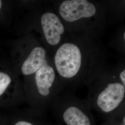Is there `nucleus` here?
Returning a JSON list of instances; mask_svg holds the SVG:
<instances>
[{"instance_id":"f8f14e48","label":"nucleus","mask_w":125,"mask_h":125,"mask_svg":"<svg viewBox=\"0 0 125 125\" xmlns=\"http://www.w3.org/2000/svg\"><path fill=\"white\" fill-rule=\"evenodd\" d=\"M118 76L122 83L125 86V68L122 67L121 69L118 70Z\"/></svg>"},{"instance_id":"9d476101","label":"nucleus","mask_w":125,"mask_h":125,"mask_svg":"<svg viewBox=\"0 0 125 125\" xmlns=\"http://www.w3.org/2000/svg\"><path fill=\"white\" fill-rule=\"evenodd\" d=\"M8 2L0 0V19L4 18L8 11Z\"/></svg>"},{"instance_id":"423d86ee","label":"nucleus","mask_w":125,"mask_h":125,"mask_svg":"<svg viewBox=\"0 0 125 125\" xmlns=\"http://www.w3.org/2000/svg\"><path fill=\"white\" fill-rule=\"evenodd\" d=\"M59 17L65 27L79 24H92L100 18V6L87 0H65L62 1L58 9Z\"/></svg>"},{"instance_id":"f257e3e1","label":"nucleus","mask_w":125,"mask_h":125,"mask_svg":"<svg viewBox=\"0 0 125 125\" xmlns=\"http://www.w3.org/2000/svg\"><path fill=\"white\" fill-rule=\"evenodd\" d=\"M104 55L92 36L72 33L54 51L52 62L62 91L87 84L103 67Z\"/></svg>"},{"instance_id":"f03ea898","label":"nucleus","mask_w":125,"mask_h":125,"mask_svg":"<svg viewBox=\"0 0 125 125\" xmlns=\"http://www.w3.org/2000/svg\"><path fill=\"white\" fill-rule=\"evenodd\" d=\"M89 93L86 99L92 110L106 120L125 113V86L120 80L118 70L102 67L86 84Z\"/></svg>"},{"instance_id":"39448f33","label":"nucleus","mask_w":125,"mask_h":125,"mask_svg":"<svg viewBox=\"0 0 125 125\" xmlns=\"http://www.w3.org/2000/svg\"><path fill=\"white\" fill-rule=\"evenodd\" d=\"M57 122L61 125H96L89 104L69 91H62L49 107Z\"/></svg>"},{"instance_id":"4468645a","label":"nucleus","mask_w":125,"mask_h":125,"mask_svg":"<svg viewBox=\"0 0 125 125\" xmlns=\"http://www.w3.org/2000/svg\"></svg>"},{"instance_id":"7ed1b4c3","label":"nucleus","mask_w":125,"mask_h":125,"mask_svg":"<svg viewBox=\"0 0 125 125\" xmlns=\"http://www.w3.org/2000/svg\"><path fill=\"white\" fill-rule=\"evenodd\" d=\"M11 55V64L13 71L24 79L32 76L52 60L48 50L31 33H26L15 40Z\"/></svg>"},{"instance_id":"20e7f679","label":"nucleus","mask_w":125,"mask_h":125,"mask_svg":"<svg viewBox=\"0 0 125 125\" xmlns=\"http://www.w3.org/2000/svg\"><path fill=\"white\" fill-rule=\"evenodd\" d=\"M24 82L27 98L43 111L49 108L54 100L62 91L52 60L32 76L24 79Z\"/></svg>"},{"instance_id":"ddd939ff","label":"nucleus","mask_w":125,"mask_h":125,"mask_svg":"<svg viewBox=\"0 0 125 125\" xmlns=\"http://www.w3.org/2000/svg\"><path fill=\"white\" fill-rule=\"evenodd\" d=\"M47 125H61V124H59L58 123V122H56V123H52V124H47Z\"/></svg>"},{"instance_id":"1a4fd4ad","label":"nucleus","mask_w":125,"mask_h":125,"mask_svg":"<svg viewBox=\"0 0 125 125\" xmlns=\"http://www.w3.org/2000/svg\"><path fill=\"white\" fill-rule=\"evenodd\" d=\"M101 125H125V113L120 116L106 120Z\"/></svg>"},{"instance_id":"0eeeda50","label":"nucleus","mask_w":125,"mask_h":125,"mask_svg":"<svg viewBox=\"0 0 125 125\" xmlns=\"http://www.w3.org/2000/svg\"><path fill=\"white\" fill-rule=\"evenodd\" d=\"M36 23L33 27L40 34L39 40L49 51H55L65 36L66 29L61 18L52 11H45L40 15Z\"/></svg>"},{"instance_id":"6e6552de","label":"nucleus","mask_w":125,"mask_h":125,"mask_svg":"<svg viewBox=\"0 0 125 125\" xmlns=\"http://www.w3.org/2000/svg\"><path fill=\"white\" fill-rule=\"evenodd\" d=\"M20 89L19 76L13 71L11 63L0 60V101L13 98Z\"/></svg>"},{"instance_id":"9b49d317","label":"nucleus","mask_w":125,"mask_h":125,"mask_svg":"<svg viewBox=\"0 0 125 125\" xmlns=\"http://www.w3.org/2000/svg\"><path fill=\"white\" fill-rule=\"evenodd\" d=\"M13 125H37L32 121L26 119H23L17 121Z\"/></svg>"}]
</instances>
